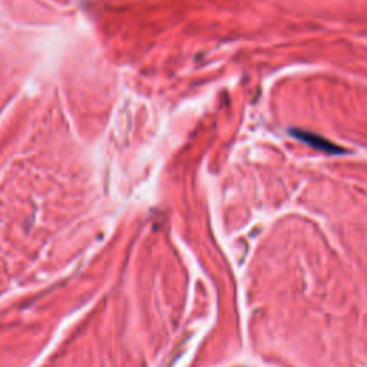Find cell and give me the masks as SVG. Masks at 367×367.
Listing matches in <instances>:
<instances>
[{"label":"cell","mask_w":367,"mask_h":367,"mask_svg":"<svg viewBox=\"0 0 367 367\" xmlns=\"http://www.w3.org/2000/svg\"><path fill=\"white\" fill-rule=\"evenodd\" d=\"M294 135L297 138H300L301 141L307 142L309 145L323 151V152H329V154H336V152H343L341 148L336 147L334 144H332L330 141H326L324 138L322 137H317L315 134H310V132H303V131H294Z\"/></svg>","instance_id":"obj_1"}]
</instances>
